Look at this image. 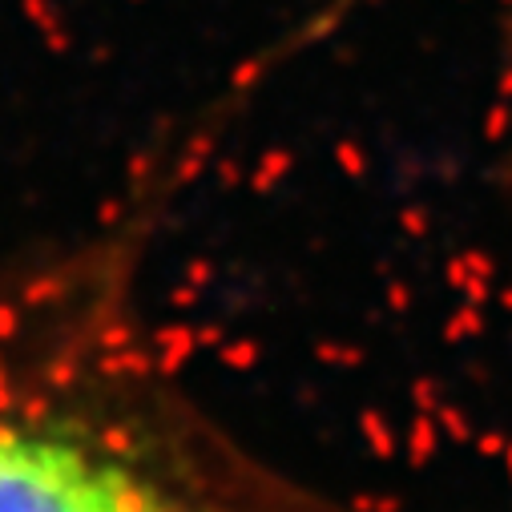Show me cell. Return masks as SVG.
Masks as SVG:
<instances>
[{
    "mask_svg": "<svg viewBox=\"0 0 512 512\" xmlns=\"http://www.w3.org/2000/svg\"><path fill=\"white\" fill-rule=\"evenodd\" d=\"M0 512H210L105 436L0 408Z\"/></svg>",
    "mask_w": 512,
    "mask_h": 512,
    "instance_id": "cell-1",
    "label": "cell"
}]
</instances>
